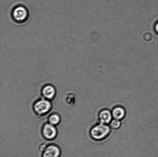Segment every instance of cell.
<instances>
[{
  "instance_id": "4",
  "label": "cell",
  "mask_w": 158,
  "mask_h": 157,
  "mask_svg": "<svg viewBox=\"0 0 158 157\" xmlns=\"http://www.w3.org/2000/svg\"><path fill=\"white\" fill-rule=\"evenodd\" d=\"M43 136L46 139H52L56 137L57 130L54 125L50 124H46L43 130Z\"/></svg>"
},
{
  "instance_id": "1",
  "label": "cell",
  "mask_w": 158,
  "mask_h": 157,
  "mask_svg": "<svg viewBox=\"0 0 158 157\" xmlns=\"http://www.w3.org/2000/svg\"><path fill=\"white\" fill-rule=\"evenodd\" d=\"M28 9L23 5L15 6L11 11L12 20L17 24H21L27 21L29 17Z\"/></svg>"
},
{
  "instance_id": "7",
  "label": "cell",
  "mask_w": 158,
  "mask_h": 157,
  "mask_svg": "<svg viewBox=\"0 0 158 157\" xmlns=\"http://www.w3.org/2000/svg\"><path fill=\"white\" fill-rule=\"evenodd\" d=\"M111 113L114 119L120 121L125 117L126 111L123 107L117 106L113 109Z\"/></svg>"
},
{
  "instance_id": "3",
  "label": "cell",
  "mask_w": 158,
  "mask_h": 157,
  "mask_svg": "<svg viewBox=\"0 0 158 157\" xmlns=\"http://www.w3.org/2000/svg\"><path fill=\"white\" fill-rule=\"evenodd\" d=\"M51 107V103L48 100L43 99L35 103L34 109L38 114L43 115L48 113L50 110Z\"/></svg>"
},
{
  "instance_id": "6",
  "label": "cell",
  "mask_w": 158,
  "mask_h": 157,
  "mask_svg": "<svg viewBox=\"0 0 158 157\" xmlns=\"http://www.w3.org/2000/svg\"><path fill=\"white\" fill-rule=\"evenodd\" d=\"M98 117L100 123L106 124H110L113 118L111 112L107 109L102 110L99 114Z\"/></svg>"
},
{
  "instance_id": "11",
  "label": "cell",
  "mask_w": 158,
  "mask_h": 157,
  "mask_svg": "<svg viewBox=\"0 0 158 157\" xmlns=\"http://www.w3.org/2000/svg\"><path fill=\"white\" fill-rule=\"evenodd\" d=\"M46 147H46V146L45 145V144H43V145H42L41 147H40V150L41 151H44L46 150Z\"/></svg>"
},
{
  "instance_id": "10",
  "label": "cell",
  "mask_w": 158,
  "mask_h": 157,
  "mask_svg": "<svg viewBox=\"0 0 158 157\" xmlns=\"http://www.w3.org/2000/svg\"><path fill=\"white\" fill-rule=\"evenodd\" d=\"M109 124L110 127L111 128L114 129V130H117L121 127V123L120 120L114 119L111 120Z\"/></svg>"
},
{
  "instance_id": "9",
  "label": "cell",
  "mask_w": 158,
  "mask_h": 157,
  "mask_svg": "<svg viewBox=\"0 0 158 157\" xmlns=\"http://www.w3.org/2000/svg\"><path fill=\"white\" fill-rule=\"evenodd\" d=\"M60 117L57 114H54L51 115L49 118V123L53 125L58 124L60 123Z\"/></svg>"
},
{
  "instance_id": "2",
  "label": "cell",
  "mask_w": 158,
  "mask_h": 157,
  "mask_svg": "<svg viewBox=\"0 0 158 157\" xmlns=\"http://www.w3.org/2000/svg\"><path fill=\"white\" fill-rule=\"evenodd\" d=\"M110 128L108 124L102 123L97 124L91 129L90 135L91 137L97 141L105 139L110 133Z\"/></svg>"
},
{
  "instance_id": "12",
  "label": "cell",
  "mask_w": 158,
  "mask_h": 157,
  "mask_svg": "<svg viewBox=\"0 0 158 157\" xmlns=\"http://www.w3.org/2000/svg\"><path fill=\"white\" fill-rule=\"evenodd\" d=\"M156 31H157V32L158 33V23L157 24H156Z\"/></svg>"
},
{
  "instance_id": "8",
  "label": "cell",
  "mask_w": 158,
  "mask_h": 157,
  "mask_svg": "<svg viewBox=\"0 0 158 157\" xmlns=\"http://www.w3.org/2000/svg\"><path fill=\"white\" fill-rule=\"evenodd\" d=\"M42 93L44 97L48 99H52L55 96L56 90L55 88L52 86L48 85L43 88Z\"/></svg>"
},
{
  "instance_id": "5",
  "label": "cell",
  "mask_w": 158,
  "mask_h": 157,
  "mask_svg": "<svg viewBox=\"0 0 158 157\" xmlns=\"http://www.w3.org/2000/svg\"><path fill=\"white\" fill-rule=\"evenodd\" d=\"M61 151L56 146L51 145L43 151L42 157H60Z\"/></svg>"
}]
</instances>
